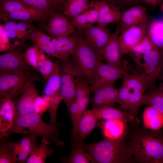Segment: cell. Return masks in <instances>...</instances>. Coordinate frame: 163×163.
<instances>
[{"label":"cell","instance_id":"3","mask_svg":"<svg viewBox=\"0 0 163 163\" xmlns=\"http://www.w3.org/2000/svg\"><path fill=\"white\" fill-rule=\"evenodd\" d=\"M121 87L118 89L117 103L123 111L127 112L137 119L138 111L142 106L147 83L144 73L126 74L122 78Z\"/></svg>","mask_w":163,"mask_h":163},{"label":"cell","instance_id":"28","mask_svg":"<svg viewBox=\"0 0 163 163\" xmlns=\"http://www.w3.org/2000/svg\"><path fill=\"white\" fill-rule=\"evenodd\" d=\"M125 122L118 119L106 120L104 123L103 132L107 139H112L122 138L125 130Z\"/></svg>","mask_w":163,"mask_h":163},{"label":"cell","instance_id":"35","mask_svg":"<svg viewBox=\"0 0 163 163\" xmlns=\"http://www.w3.org/2000/svg\"><path fill=\"white\" fill-rule=\"evenodd\" d=\"M67 109L73 125L71 142L72 145L77 141L78 123L81 116L86 110L83 107H79L78 103L75 100L70 104Z\"/></svg>","mask_w":163,"mask_h":163},{"label":"cell","instance_id":"22","mask_svg":"<svg viewBox=\"0 0 163 163\" xmlns=\"http://www.w3.org/2000/svg\"><path fill=\"white\" fill-rule=\"evenodd\" d=\"M51 13L32 8L13 12L0 17L3 21L19 20L29 22L36 21L43 23Z\"/></svg>","mask_w":163,"mask_h":163},{"label":"cell","instance_id":"17","mask_svg":"<svg viewBox=\"0 0 163 163\" xmlns=\"http://www.w3.org/2000/svg\"><path fill=\"white\" fill-rule=\"evenodd\" d=\"M21 94L19 98L14 100L15 107V118L33 112L35 100L39 95L34 82L29 84Z\"/></svg>","mask_w":163,"mask_h":163},{"label":"cell","instance_id":"9","mask_svg":"<svg viewBox=\"0 0 163 163\" xmlns=\"http://www.w3.org/2000/svg\"><path fill=\"white\" fill-rule=\"evenodd\" d=\"M42 28L49 36L56 39L69 36L76 30L68 18L62 14L55 11L50 14L46 24Z\"/></svg>","mask_w":163,"mask_h":163},{"label":"cell","instance_id":"42","mask_svg":"<svg viewBox=\"0 0 163 163\" xmlns=\"http://www.w3.org/2000/svg\"><path fill=\"white\" fill-rule=\"evenodd\" d=\"M40 49L35 44L27 49L23 54V56L26 62L35 69H37L38 55Z\"/></svg>","mask_w":163,"mask_h":163},{"label":"cell","instance_id":"23","mask_svg":"<svg viewBox=\"0 0 163 163\" xmlns=\"http://www.w3.org/2000/svg\"><path fill=\"white\" fill-rule=\"evenodd\" d=\"M97 120L92 109L85 111L78 123L77 142L84 143L85 139L96 126Z\"/></svg>","mask_w":163,"mask_h":163},{"label":"cell","instance_id":"13","mask_svg":"<svg viewBox=\"0 0 163 163\" xmlns=\"http://www.w3.org/2000/svg\"><path fill=\"white\" fill-rule=\"evenodd\" d=\"M149 24L132 27L119 35L118 41L122 56L128 54L132 48L143 39Z\"/></svg>","mask_w":163,"mask_h":163},{"label":"cell","instance_id":"48","mask_svg":"<svg viewBox=\"0 0 163 163\" xmlns=\"http://www.w3.org/2000/svg\"><path fill=\"white\" fill-rule=\"evenodd\" d=\"M39 47L49 56L56 58L55 47L54 38H53L52 40L49 43L40 46Z\"/></svg>","mask_w":163,"mask_h":163},{"label":"cell","instance_id":"14","mask_svg":"<svg viewBox=\"0 0 163 163\" xmlns=\"http://www.w3.org/2000/svg\"><path fill=\"white\" fill-rule=\"evenodd\" d=\"M23 54L18 50L0 56V74L25 72L29 71Z\"/></svg>","mask_w":163,"mask_h":163},{"label":"cell","instance_id":"37","mask_svg":"<svg viewBox=\"0 0 163 163\" xmlns=\"http://www.w3.org/2000/svg\"><path fill=\"white\" fill-rule=\"evenodd\" d=\"M89 84L83 75L81 74L78 76L76 83V101L89 96L90 93L93 91L91 86H89Z\"/></svg>","mask_w":163,"mask_h":163},{"label":"cell","instance_id":"7","mask_svg":"<svg viewBox=\"0 0 163 163\" xmlns=\"http://www.w3.org/2000/svg\"><path fill=\"white\" fill-rule=\"evenodd\" d=\"M64 62L61 69L60 92L67 109L75 100L76 79L81 73L71 58Z\"/></svg>","mask_w":163,"mask_h":163},{"label":"cell","instance_id":"18","mask_svg":"<svg viewBox=\"0 0 163 163\" xmlns=\"http://www.w3.org/2000/svg\"><path fill=\"white\" fill-rule=\"evenodd\" d=\"M92 99V108L111 106L117 103L118 89L113 84H107L95 88Z\"/></svg>","mask_w":163,"mask_h":163},{"label":"cell","instance_id":"44","mask_svg":"<svg viewBox=\"0 0 163 163\" xmlns=\"http://www.w3.org/2000/svg\"><path fill=\"white\" fill-rule=\"evenodd\" d=\"M31 22L22 21L17 24V38L23 39L36 28L30 24Z\"/></svg>","mask_w":163,"mask_h":163},{"label":"cell","instance_id":"15","mask_svg":"<svg viewBox=\"0 0 163 163\" xmlns=\"http://www.w3.org/2000/svg\"><path fill=\"white\" fill-rule=\"evenodd\" d=\"M149 18L146 9L138 4L132 6L121 14V19L118 23L121 33L134 26L148 24Z\"/></svg>","mask_w":163,"mask_h":163},{"label":"cell","instance_id":"31","mask_svg":"<svg viewBox=\"0 0 163 163\" xmlns=\"http://www.w3.org/2000/svg\"><path fill=\"white\" fill-rule=\"evenodd\" d=\"M47 80L43 92L44 95L52 96L60 91L61 84V69L59 62Z\"/></svg>","mask_w":163,"mask_h":163},{"label":"cell","instance_id":"51","mask_svg":"<svg viewBox=\"0 0 163 163\" xmlns=\"http://www.w3.org/2000/svg\"><path fill=\"white\" fill-rule=\"evenodd\" d=\"M141 1L153 6L161 4L163 2V0H141Z\"/></svg>","mask_w":163,"mask_h":163},{"label":"cell","instance_id":"55","mask_svg":"<svg viewBox=\"0 0 163 163\" xmlns=\"http://www.w3.org/2000/svg\"><path fill=\"white\" fill-rule=\"evenodd\" d=\"M162 79L163 81V75H162Z\"/></svg>","mask_w":163,"mask_h":163},{"label":"cell","instance_id":"4","mask_svg":"<svg viewBox=\"0 0 163 163\" xmlns=\"http://www.w3.org/2000/svg\"><path fill=\"white\" fill-rule=\"evenodd\" d=\"M86 151L94 163H124L130 161L132 155L122 138H106L90 144H84Z\"/></svg>","mask_w":163,"mask_h":163},{"label":"cell","instance_id":"53","mask_svg":"<svg viewBox=\"0 0 163 163\" xmlns=\"http://www.w3.org/2000/svg\"><path fill=\"white\" fill-rule=\"evenodd\" d=\"M118 6L119 0H104Z\"/></svg>","mask_w":163,"mask_h":163},{"label":"cell","instance_id":"10","mask_svg":"<svg viewBox=\"0 0 163 163\" xmlns=\"http://www.w3.org/2000/svg\"><path fill=\"white\" fill-rule=\"evenodd\" d=\"M80 30L86 43L98 54L102 56L104 47L112 35L109 29L92 24Z\"/></svg>","mask_w":163,"mask_h":163},{"label":"cell","instance_id":"16","mask_svg":"<svg viewBox=\"0 0 163 163\" xmlns=\"http://www.w3.org/2000/svg\"><path fill=\"white\" fill-rule=\"evenodd\" d=\"M91 1L98 11V25L106 27L109 24L120 22L122 13L118 6L104 0Z\"/></svg>","mask_w":163,"mask_h":163},{"label":"cell","instance_id":"34","mask_svg":"<svg viewBox=\"0 0 163 163\" xmlns=\"http://www.w3.org/2000/svg\"><path fill=\"white\" fill-rule=\"evenodd\" d=\"M146 33L159 49L163 47V19L154 20L149 24Z\"/></svg>","mask_w":163,"mask_h":163},{"label":"cell","instance_id":"38","mask_svg":"<svg viewBox=\"0 0 163 163\" xmlns=\"http://www.w3.org/2000/svg\"><path fill=\"white\" fill-rule=\"evenodd\" d=\"M63 98L60 91L51 97L49 105L47 109L50 115L49 123L53 126H57L56 114L57 110Z\"/></svg>","mask_w":163,"mask_h":163},{"label":"cell","instance_id":"50","mask_svg":"<svg viewBox=\"0 0 163 163\" xmlns=\"http://www.w3.org/2000/svg\"><path fill=\"white\" fill-rule=\"evenodd\" d=\"M141 0H119L118 6L120 8L122 7L133 6L139 4Z\"/></svg>","mask_w":163,"mask_h":163},{"label":"cell","instance_id":"41","mask_svg":"<svg viewBox=\"0 0 163 163\" xmlns=\"http://www.w3.org/2000/svg\"><path fill=\"white\" fill-rule=\"evenodd\" d=\"M34 9L51 13L54 11L48 0H16Z\"/></svg>","mask_w":163,"mask_h":163},{"label":"cell","instance_id":"43","mask_svg":"<svg viewBox=\"0 0 163 163\" xmlns=\"http://www.w3.org/2000/svg\"><path fill=\"white\" fill-rule=\"evenodd\" d=\"M0 163H14L7 143L6 138L0 137Z\"/></svg>","mask_w":163,"mask_h":163},{"label":"cell","instance_id":"25","mask_svg":"<svg viewBox=\"0 0 163 163\" xmlns=\"http://www.w3.org/2000/svg\"><path fill=\"white\" fill-rule=\"evenodd\" d=\"M98 12L91 1L90 7L82 13L76 16L71 21L72 25L77 29L83 28L97 23Z\"/></svg>","mask_w":163,"mask_h":163},{"label":"cell","instance_id":"39","mask_svg":"<svg viewBox=\"0 0 163 163\" xmlns=\"http://www.w3.org/2000/svg\"><path fill=\"white\" fill-rule=\"evenodd\" d=\"M26 38L27 39L31 40L34 45H37L38 47L49 43L53 39L50 36L36 28Z\"/></svg>","mask_w":163,"mask_h":163},{"label":"cell","instance_id":"2","mask_svg":"<svg viewBox=\"0 0 163 163\" xmlns=\"http://www.w3.org/2000/svg\"><path fill=\"white\" fill-rule=\"evenodd\" d=\"M14 133L40 136L57 146L63 144L59 137L57 126L47 123L41 118L40 115L34 112L15 118L11 127L0 137L7 139Z\"/></svg>","mask_w":163,"mask_h":163},{"label":"cell","instance_id":"5","mask_svg":"<svg viewBox=\"0 0 163 163\" xmlns=\"http://www.w3.org/2000/svg\"><path fill=\"white\" fill-rule=\"evenodd\" d=\"M78 39L77 49L71 59L81 74L91 85L94 83L99 62L104 59L85 42L82 31L76 30Z\"/></svg>","mask_w":163,"mask_h":163},{"label":"cell","instance_id":"8","mask_svg":"<svg viewBox=\"0 0 163 163\" xmlns=\"http://www.w3.org/2000/svg\"><path fill=\"white\" fill-rule=\"evenodd\" d=\"M123 62L122 66L117 67L104 63L101 61H99L97 66L95 82L91 85L93 91L95 88L107 84H114L116 81L122 78L132 70L133 65L126 60Z\"/></svg>","mask_w":163,"mask_h":163},{"label":"cell","instance_id":"49","mask_svg":"<svg viewBox=\"0 0 163 163\" xmlns=\"http://www.w3.org/2000/svg\"><path fill=\"white\" fill-rule=\"evenodd\" d=\"M54 11L63 14L65 3L67 0H48Z\"/></svg>","mask_w":163,"mask_h":163},{"label":"cell","instance_id":"46","mask_svg":"<svg viewBox=\"0 0 163 163\" xmlns=\"http://www.w3.org/2000/svg\"><path fill=\"white\" fill-rule=\"evenodd\" d=\"M5 24L4 28L6 33L9 38L13 39L17 38V24L14 21L11 20H6L3 21Z\"/></svg>","mask_w":163,"mask_h":163},{"label":"cell","instance_id":"6","mask_svg":"<svg viewBox=\"0 0 163 163\" xmlns=\"http://www.w3.org/2000/svg\"><path fill=\"white\" fill-rule=\"evenodd\" d=\"M41 77V75L29 70L0 74V99L10 97L15 100L29 84Z\"/></svg>","mask_w":163,"mask_h":163},{"label":"cell","instance_id":"24","mask_svg":"<svg viewBox=\"0 0 163 163\" xmlns=\"http://www.w3.org/2000/svg\"><path fill=\"white\" fill-rule=\"evenodd\" d=\"M98 119L106 120L118 119L126 122H133L136 119L129 113L116 109L111 106H104L92 108Z\"/></svg>","mask_w":163,"mask_h":163},{"label":"cell","instance_id":"29","mask_svg":"<svg viewBox=\"0 0 163 163\" xmlns=\"http://www.w3.org/2000/svg\"><path fill=\"white\" fill-rule=\"evenodd\" d=\"M89 0H67L65 3L63 14L71 20L90 7Z\"/></svg>","mask_w":163,"mask_h":163},{"label":"cell","instance_id":"32","mask_svg":"<svg viewBox=\"0 0 163 163\" xmlns=\"http://www.w3.org/2000/svg\"><path fill=\"white\" fill-rule=\"evenodd\" d=\"M143 105L152 106L163 113V84L153 91L144 93Z\"/></svg>","mask_w":163,"mask_h":163},{"label":"cell","instance_id":"20","mask_svg":"<svg viewBox=\"0 0 163 163\" xmlns=\"http://www.w3.org/2000/svg\"><path fill=\"white\" fill-rule=\"evenodd\" d=\"M56 58L62 62L69 59L75 53L78 43L76 30L74 33L68 37L54 38Z\"/></svg>","mask_w":163,"mask_h":163},{"label":"cell","instance_id":"36","mask_svg":"<svg viewBox=\"0 0 163 163\" xmlns=\"http://www.w3.org/2000/svg\"><path fill=\"white\" fill-rule=\"evenodd\" d=\"M32 8H34L16 0H0V16L14 11Z\"/></svg>","mask_w":163,"mask_h":163},{"label":"cell","instance_id":"54","mask_svg":"<svg viewBox=\"0 0 163 163\" xmlns=\"http://www.w3.org/2000/svg\"><path fill=\"white\" fill-rule=\"evenodd\" d=\"M160 9L162 12L163 14V2L161 4V5L160 6Z\"/></svg>","mask_w":163,"mask_h":163},{"label":"cell","instance_id":"27","mask_svg":"<svg viewBox=\"0 0 163 163\" xmlns=\"http://www.w3.org/2000/svg\"><path fill=\"white\" fill-rule=\"evenodd\" d=\"M84 143L78 142L73 144L68 157H63L61 161L67 163H94L91 157L85 149Z\"/></svg>","mask_w":163,"mask_h":163},{"label":"cell","instance_id":"11","mask_svg":"<svg viewBox=\"0 0 163 163\" xmlns=\"http://www.w3.org/2000/svg\"><path fill=\"white\" fill-rule=\"evenodd\" d=\"M19 141L12 142L7 141L11 157L14 163H26L33 150L38 146V136L30 134H22Z\"/></svg>","mask_w":163,"mask_h":163},{"label":"cell","instance_id":"47","mask_svg":"<svg viewBox=\"0 0 163 163\" xmlns=\"http://www.w3.org/2000/svg\"><path fill=\"white\" fill-rule=\"evenodd\" d=\"M8 37L4 28L3 24L0 25V51H7L11 48H13L10 43Z\"/></svg>","mask_w":163,"mask_h":163},{"label":"cell","instance_id":"40","mask_svg":"<svg viewBox=\"0 0 163 163\" xmlns=\"http://www.w3.org/2000/svg\"><path fill=\"white\" fill-rule=\"evenodd\" d=\"M56 64V62H53L48 58L38 62L37 70L42 75L45 81H46L53 73Z\"/></svg>","mask_w":163,"mask_h":163},{"label":"cell","instance_id":"33","mask_svg":"<svg viewBox=\"0 0 163 163\" xmlns=\"http://www.w3.org/2000/svg\"><path fill=\"white\" fill-rule=\"evenodd\" d=\"M156 46L147 36L145 35L140 41L132 48L129 54L137 65L140 66V61L142 59V55Z\"/></svg>","mask_w":163,"mask_h":163},{"label":"cell","instance_id":"1","mask_svg":"<svg viewBox=\"0 0 163 163\" xmlns=\"http://www.w3.org/2000/svg\"><path fill=\"white\" fill-rule=\"evenodd\" d=\"M128 146L133 157L131 161L163 163V132L139 129L132 134Z\"/></svg>","mask_w":163,"mask_h":163},{"label":"cell","instance_id":"21","mask_svg":"<svg viewBox=\"0 0 163 163\" xmlns=\"http://www.w3.org/2000/svg\"><path fill=\"white\" fill-rule=\"evenodd\" d=\"M15 114L14 101L10 97L0 99V136L12 126Z\"/></svg>","mask_w":163,"mask_h":163},{"label":"cell","instance_id":"12","mask_svg":"<svg viewBox=\"0 0 163 163\" xmlns=\"http://www.w3.org/2000/svg\"><path fill=\"white\" fill-rule=\"evenodd\" d=\"M143 66L145 68L147 88H156L155 82L161 72L160 52L157 46L145 53L142 55Z\"/></svg>","mask_w":163,"mask_h":163},{"label":"cell","instance_id":"26","mask_svg":"<svg viewBox=\"0 0 163 163\" xmlns=\"http://www.w3.org/2000/svg\"><path fill=\"white\" fill-rule=\"evenodd\" d=\"M143 120L145 127L153 130H158L163 126V113L151 106L144 111Z\"/></svg>","mask_w":163,"mask_h":163},{"label":"cell","instance_id":"52","mask_svg":"<svg viewBox=\"0 0 163 163\" xmlns=\"http://www.w3.org/2000/svg\"><path fill=\"white\" fill-rule=\"evenodd\" d=\"M161 72H163V47L160 49Z\"/></svg>","mask_w":163,"mask_h":163},{"label":"cell","instance_id":"30","mask_svg":"<svg viewBox=\"0 0 163 163\" xmlns=\"http://www.w3.org/2000/svg\"><path fill=\"white\" fill-rule=\"evenodd\" d=\"M50 143L45 139L42 138L41 143L33 150L26 163H45L46 158L51 156L53 151V149L48 146Z\"/></svg>","mask_w":163,"mask_h":163},{"label":"cell","instance_id":"45","mask_svg":"<svg viewBox=\"0 0 163 163\" xmlns=\"http://www.w3.org/2000/svg\"><path fill=\"white\" fill-rule=\"evenodd\" d=\"M50 103L46 102L43 97L38 96L35 99L33 106V112L41 116L47 110Z\"/></svg>","mask_w":163,"mask_h":163},{"label":"cell","instance_id":"19","mask_svg":"<svg viewBox=\"0 0 163 163\" xmlns=\"http://www.w3.org/2000/svg\"><path fill=\"white\" fill-rule=\"evenodd\" d=\"M121 30L119 24L115 31L112 34L103 50L102 56L106 63L117 67L122 66L123 62L121 60L122 56L118 37Z\"/></svg>","mask_w":163,"mask_h":163}]
</instances>
